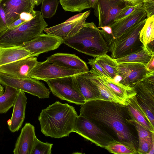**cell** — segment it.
<instances>
[{
	"mask_svg": "<svg viewBox=\"0 0 154 154\" xmlns=\"http://www.w3.org/2000/svg\"><path fill=\"white\" fill-rule=\"evenodd\" d=\"M80 112V116L137 152L138 133L134 120L126 105L104 100H91L81 105Z\"/></svg>",
	"mask_w": 154,
	"mask_h": 154,
	"instance_id": "1",
	"label": "cell"
},
{
	"mask_svg": "<svg viewBox=\"0 0 154 154\" xmlns=\"http://www.w3.org/2000/svg\"><path fill=\"white\" fill-rule=\"evenodd\" d=\"M77 112L72 106L59 101L42 109L38 117L41 130L46 136L59 138L74 132Z\"/></svg>",
	"mask_w": 154,
	"mask_h": 154,
	"instance_id": "2",
	"label": "cell"
},
{
	"mask_svg": "<svg viewBox=\"0 0 154 154\" xmlns=\"http://www.w3.org/2000/svg\"><path fill=\"white\" fill-rule=\"evenodd\" d=\"M62 39L64 44L93 57L106 54L109 51L108 44L93 22H86L75 34Z\"/></svg>",
	"mask_w": 154,
	"mask_h": 154,
	"instance_id": "3",
	"label": "cell"
},
{
	"mask_svg": "<svg viewBox=\"0 0 154 154\" xmlns=\"http://www.w3.org/2000/svg\"><path fill=\"white\" fill-rule=\"evenodd\" d=\"M48 26L41 12L36 11L35 16L30 20L0 33V45L5 47L20 45L42 33Z\"/></svg>",
	"mask_w": 154,
	"mask_h": 154,
	"instance_id": "4",
	"label": "cell"
},
{
	"mask_svg": "<svg viewBox=\"0 0 154 154\" xmlns=\"http://www.w3.org/2000/svg\"><path fill=\"white\" fill-rule=\"evenodd\" d=\"M146 18L137 23L120 36L113 39L108 51L114 59L122 57L141 49L143 45L139 39L140 32Z\"/></svg>",
	"mask_w": 154,
	"mask_h": 154,
	"instance_id": "5",
	"label": "cell"
},
{
	"mask_svg": "<svg viewBox=\"0 0 154 154\" xmlns=\"http://www.w3.org/2000/svg\"><path fill=\"white\" fill-rule=\"evenodd\" d=\"M74 76L51 79L45 82L56 97L70 103L81 105L86 101L76 84Z\"/></svg>",
	"mask_w": 154,
	"mask_h": 154,
	"instance_id": "6",
	"label": "cell"
},
{
	"mask_svg": "<svg viewBox=\"0 0 154 154\" xmlns=\"http://www.w3.org/2000/svg\"><path fill=\"white\" fill-rule=\"evenodd\" d=\"M74 132L103 148L118 141L108 132L80 115L76 119Z\"/></svg>",
	"mask_w": 154,
	"mask_h": 154,
	"instance_id": "7",
	"label": "cell"
},
{
	"mask_svg": "<svg viewBox=\"0 0 154 154\" xmlns=\"http://www.w3.org/2000/svg\"><path fill=\"white\" fill-rule=\"evenodd\" d=\"M133 88L138 103L154 128V71L148 72Z\"/></svg>",
	"mask_w": 154,
	"mask_h": 154,
	"instance_id": "8",
	"label": "cell"
},
{
	"mask_svg": "<svg viewBox=\"0 0 154 154\" xmlns=\"http://www.w3.org/2000/svg\"><path fill=\"white\" fill-rule=\"evenodd\" d=\"M0 83L3 86H9L21 90L40 99L49 97V90L42 82L30 78L20 79L0 73Z\"/></svg>",
	"mask_w": 154,
	"mask_h": 154,
	"instance_id": "9",
	"label": "cell"
},
{
	"mask_svg": "<svg viewBox=\"0 0 154 154\" xmlns=\"http://www.w3.org/2000/svg\"><path fill=\"white\" fill-rule=\"evenodd\" d=\"M128 3L125 0H98L94 14L98 20V27L110 26L121 10Z\"/></svg>",
	"mask_w": 154,
	"mask_h": 154,
	"instance_id": "10",
	"label": "cell"
},
{
	"mask_svg": "<svg viewBox=\"0 0 154 154\" xmlns=\"http://www.w3.org/2000/svg\"><path fill=\"white\" fill-rule=\"evenodd\" d=\"M90 11L76 14L60 24L48 28L44 31L47 34L61 38L71 37L76 33L85 24Z\"/></svg>",
	"mask_w": 154,
	"mask_h": 154,
	"instance_id": "11",
	"label": "cell"
},
{
	"mask_svg": "<svg viewBox=\"0 0 154 154\" xmlns=\"http://www.w3.org/2000/svg\"><path fill=\"white\" fill-rule=\"evenodd\" d=\"M84 73L77 70L66 69L52 63L47 60L38 62L29 74L30 77L37 80L45 81L49 79Z\"/></svg>",
	"mask_w": 154,
	"mask_h": 154,
	"instance_id": "12",
	"label": "cell"
},
{
	"mask_svg": "<svg viewBox=\"0 0 154 154\" xmlns=\"http://www.w3.org/2000/svg\"><path fill=\"white\" fill-rule=\"evenodd\" d=\"M63 43L62 38L42 33L32 40L20 45L32 53L30 57H38L40 54L57 49Z\"/></svg>",
	"mask_w": 154,
	"mask_h": 154,
	"instance_id": "13",
	"label": "cell"
},
{
	"mask_svg": "<svg viewBox=\"0 0 154 154\" xmlns=\"http://www.w3.org/2000/svg\"><path fill=\"white\" fill-rule=\"evenodd\" d=\"M148 72L145 65L138 63L118 64V75L122 77L119 83L133 88L141 80Z\"/></svg>",
	"mask_w": 154,
	"mask_h": 154,
	"instance_id": "14",
	"label": "cell"
},
{
	"mask_svg": "<svg viewBox=\"0 0 154 154\" xmlns=\"http://www.w3.org/2000/svg\"><path fill=\"white\" fill-rule=\"evenodd\" d=\"M37 58L29 57L0 66V73L14 78L26 79L38 63Z\"/></svg>",
	"mask_w": 154,
	"mask_h": 154,
	"instance_id": "15",
	"label": "cell"
},
{
	"mask_svg": "<svg viewBox=\"0 0 154 154\" xmlns=\"http://www.w3.org/2000/svg\"><path fill=\"white\" fill-rule=\"evenodd\" d=\"M0 4L5 12L8 26L18 19L22 13L35 11L32 0H2Z\"/></svg>",
	"mask_w": 154,
	"mask_h": 154,
	"instance_id": "16",
	"label": "cell"
},
{
	"mask_svg": "<svg viewBox=\"0 0 154 154\" xmlns=\"http://www.w3.org/2000/svg\"><path fill=\"white\" fill-rule=\"evenodd\" d=\"M37 139L34 126L29 123H26L16 141L13 153L32 154Z\"/></svg>",
	"mask_w": 154,
	"mask_h": 154,
	"instance_id": "17",
	"label": "cell"
},
{
	"mask_svg": "<svg viewBox=\"0 0 154 154\" xmlns=\"http://www.w3.org/2000/svg\"><path fill=\"white\" fill-rule=\"evenodd\" d=\"M47 60L52 63L66 69L83 72L89 71L86 63L75 54L56 53L47 57Z\"/></svg>",
	"mask_w": 154,
	"mask_h": 154,
	"instance_id": "18",
	"label": "cell"
},
{
	"mask_svg": "<svg viewBox=\"0 0 154 154\" xmlns=\"http://www.w3.org/2000/svg\"><path fill=\"white\" fill-rule=\"evenodd\" d=\"M27 100L24 92L19 90L11 118L7 121L8 128L12 132L17 131L22 126L25 118Z\"/></svg>",
	"mask_w": 154,
	"mask_h": 154,
	"instance_id": "19",
	"label": "cell"
},
{
	"mask_svg": "<svg viewBox=\"0 0 154 154\" xmlns=\"http://www.w3.org/2000/svg\"><path fill=\"white\" fill-rule=\"evenodd\" d=\"M146 13L143 6L137 9L128 16L109 26L112 30V35L116 38L135 25L146 18Z\"/></svg>",
	"mask_w": 154,
	"mask_h": 154,
	"instance_id": "20",
	"label": "cell"
},
{
	"mask_svg": "<svg viewBox=\"0 0 154 154\" xmlns=\"http://www.w3.org/2000/svg\"><path fill=\"white\" fill-rule=\"evenodd\" d=\"M88 72L81 73L74 76L75 80L78 88L86 101L101 100L99 91L97 86L91 79Z\"/></svg>",
	"mask_w": 154,
	"mask_h": 154,
	"instance_id": "21",
	"label": "cell"
},
{
	"mask_svg": "<svg viewBox=\"0 0 154 154\" xmlns=\"http://www.w3.org/2000/svg\"><path fill=\"white\" fill-rule=\"evenodd\" d=\"M154 55V42L144 45L140 50L124 57L115 59L118 64L138 63L145 65Z\"/></svg>",
	"mask_w": 154,
	"mask_h": 154,
	"instance_id": "22",
	"label": "cell"
},
{
	"mask_svg": "<svg viewBox=\"0 0 154 154\" xmlns=\"http://www.w3.org/2000/svg\"><path fill=\"white\" fill-rule=\"evenodd\" d=\"M32 53L20 46L0 45V66L30 57Z\"/></svg>",
	"mask_w": 154,
	"mask_h": 154,
	"instance_id": "23",
	"label": "cell"
},
{
	"mask_svg": "<svg viewBox=\"0 0 154 154\" xmlns=\"http://www.w3.org/2000/svg\"><path fill=\"white\" fill-rule=\"evenodd\" d=\"M94 73L115 95L125 102L127 104L129 98L136 94L133 88L125 85L120 83H115L107 78Z\"/></svg>",
	"mask_w": 154,
	"mask_h": 154,
	"instance_id": "24",
	"label": "cell"
},
{
	"mask_svg": "<svg viewBox=\"0 0 154 154\" xmlns=\"http://www.w3.org/2000/svg\"><path fill=\"white\" fill-rule=\"evenodd\" d=\"M135 95L129 98L126 105L130 113L135 121L154 133V128L152 126L146 113L138 103Z\"/></svg>",
	"mask_w": 154,
	"mask_h": 154,
	"instance_id": "25",
	"label": "cell"
},
{
	"mask_svg": "<svg viewBox=\"0 0 154 154\" xmlns=\"http://www.w3.org/2000/svg\"><path fill=\"white\" fill-rule=\"evenodd\" d=\"M88 73L91 79L97 86L99 91L101 100L111 101L122 105H127L125 102L118 97L111 91L94 73L90 71Z\"/></svg>",
	"mask_w": 154,
	"mask_h": 154,
	"instance_id": "26",
	"label": "cell"
},
{
	"mask_svg": "<svg viewBox=\"0 0 154 154\" xmlns=\"http://www.w3.org/2000/svg\"><path fill=\"white\" fill-rule=\"evenodd\" d=\"M5 91L0 96V114L5 113L13 106L18 90L9 86H6Z\"/></svg>",
	"mask_w": 154,
	"mask_h": 154,
	"instance_id": "27",
	"label": "cell"
},
{
	"mask_svg": "<svg viewBox=\"0 0 154 154\" xmlns=\"http://www.w3.org/2000/svg\"><path fill=\"white\" fill-rule=\"evenodd\" d=\"M95 61L103 69L112 80L117 75L118 63L106 54L96 57Z\"/></svg>",
	"mask_w": 154,
	"mask_h": 154,
	"instance_id": "28",
	"label": "cell"
},
{
	"mask_svg": "<svg viewBox=\"0 0 154 154\" xmlns=\"http://www.w3.org/2000/svg\"><path fill=\"white\" fill-rule=\"evenodd\" d=\"M139 39L144 45H148L154 42V15L146 18L140 32Z\"/></svg>",
	"mask_w": 154,
	"mask_h": 154,
	"instance_id": "29",
	"label": "cell"
},
{
	"mask_svg": "<svg viewBox=\"0 0 154 154\" xmlns=\"http://www.w3.org/2000/svg\"><path fill=\"white\" fill-rule=\"evenodd\" d=\"M59 2L66 11L80 12L85 9L90 8L89 0H62Z\"/></svg>",
	"mask_w": 154,
	"mask_h": 154,
	"instance_id": "30",
	"label": "cell"
},
{
	"mask_svg": "<svg viewBox=\"0 0 154 154\" xmlns=\"http://www.w3.org/2000/svg\"><path fill=\"white\" fill-rule=\"evenodd\" d=\"M59 3L58 0H42L41 13L43 17L51 18L54 15Z\"/></svg>",
	"mask_w": 154,
	"mask_h": 154,
	"instance_id": "31",
	"label": "cell"
},
{
	"mask_svg": "<svg viewBox=\"0 0 154 154\" xmlns=\"http://www.w3.org/2000/svg\"><path fill=\"white\" fill-rule=\"evenodd\" d=\"M105 149L109 152L114 154H137L136 151L119 141H116L110 143Z\"/></svg>",
	"mask_w": 154,
	"mask_h": 154,
	"instance_id": "32",
	"label": "cell"
},
{
	"mask_svg": "<svg viewBox=\"0 0 154 154\" xmlns=\"http://www.w3.org/2000/svg\"><path fill=\"white\" fill-rule=\"evenodd\" d=\"M53 144L44 143L37 139L32 154H51Z\"/></svg>",
	"mask_w": 154,
	"mask_h": 154,
	"instance_id": "33",
	"label": "cell"
},
{
	"mask_svg": "<svg viewBox=\"0 0 154 154\" xmlns=\"http://www.w3.org/2000/svg\"><path fill=\"white\" fill-rule=\"evenodd\" d=\"M142 6L143 2L134 4H128L121 10L115 19L114 22L123 19Z\"/></svg>",
	"mask_w": 154,
	"mask_h": 154,
	"instance_id": "34",
	"label": "cell"
},
{
	"mask_svg": "<svg viewBox=\"0 0 154 154\" xmlns=\"http://www.w3.org/2000/svg\"><path fill=\"white\" fill-rule=\"evenodd\" d=\"M154 139V134L151 137L139 139L137 153L148 154L150 149L152 140Z\"/></svg>",
	"mask_w": 154,
	"mask_h": 154,
	"instance_id": "35",
	"label": "cell"
},
{
	"mask_svg": "<svg viewBox=\"0 0 154 154\" xmlns=\"http://www.w3.org/2000/svg\"><path fill=\"white\" fill-rule=\"evenodd\" d=\"M88 63L91 67L90 70L97 75L107 78L109 80L111 79L107 74L102 67L94 60V59H91L88 60Z\"/></svg>",
	"mask_w": 154,
	"mask_h": 154,
	"instance_id": "36",
	"label": "cell"
},
{
	"mask_svg": "<svg viewBox=\"0 0 154 154\" xmlns=\"http://www.w3.org/2000/svg\"><path fill=\"white\" fill-rule=\"evenodd\" d=\"M137 132L138 139H144L152 136L154 132H152L141 125L134 120Z\"/></svg>",
	"mask_w": 154,
	"mask_h": 154,
	"instance_id": "37",
	"label": "cell"
},
{
	"mask_svg": "<svg viewBox=\"0 0 154 154\" xmlns=\"http://www.w3.org/2000/svg\"><path fill=\"white\" fill-rule=\"evenodd\" d=\"M100 28V31L105 41L108 44L109 47L113 39H114L112 33L111 27L109 26L97 27Z\"/></svg>",
	"mask_w": 154,
	"mask_h": 154,
	"instance_id": "38",
	"label": "cell"
},
{
	"mask_svg": "<svg viewBox=\"0 0 154 154\" xmlns=\"http://www.w3.org/2000/svg\"><path fill=\"white\" fill-rule=\"evenodd\" d=\"M143 6L147 18L154 15V0H144Z\"/></svg>",
	"mask_w": 154,
	"mask_h": 154,
	"instance_id": "39",
	"label": "cell"
},
{
	"mask_svg": "<svg viewBox=\"0 0 154 154\" xmlns=\"http://www.w3.org/2000/svg\"><path fill=\"white\" fill-rule=\"evenodd\" d=\"M8 27L6 14L0 4V33L6 30Z\"/></svg>",
	"mask_w": 154,
	"mask_h": 154,
	"instance_id": "40",
	"label": "cell"
},
{
	"mask_svg": "<svg viewBox=\"0 0 154 154\" xmlns=\"http://www.w3.org/2000/svg\"><path fill=\"white\" fill-rule=\"evenodd\" d=\"M27 21L26 18L23 14L22 13L20 15V17L9 25L8 26L7 29H14Z\"/></svg>",
	"mask_w": 154,
	"mask_h": 154,
	"instance_id": "41",
	"label": "cell"
},
{
	"mask_svg": "<svg viewBox=\"0 0 154 154\" xmlns=\"http://www.w3.org/2000/svg\"><path fill=\"white\" fill-rule=\"evenodd\" d=\"M148 72L154 71V55L145 65Z\"/></svg>",
	"mask_w": 154,
	"mask_h": 154,
	"instance_id": "42",
	"label": "cell"
},
{
	"mask_svg": "<svg viewBox=\"0 0 154 154\" xmlns=\"http://www.w3.org/2000/svg\"><path fill=\"white\" fill-rule=\"evenodd\" d=\"M122 79V77L119 75H116L111 80L115 83L117 84L120 82Z\"/></svg>",
	"mask_w": 154,
	"mask_h": 154,
	"instance_id": "43",
	"label": "cell"
},
{
	"mask_svg": "<svg viewBox=\"0 0 154 154\" xmlns=\"http://www.w3.org/2000/svg\"><path fill=\"white\" fill-rule=\"evenodd\" d=\"M128 3L134 4L143 2L144 0H125Z\"/></svg>",
	"mask_w": 154,
	"mask_h": 154,
	"instance_id": "44",
	"label": "cell"
},
{
	"mask_svg": "<svg viewBox=\"0 0 154 154\" xmlns=\"http://www.w3.org/2000/svg\"><path fill=\"white\" fill-rule=\"evenodd\" d=\"M98 0H89V3L90 8H94Z\"/></svg>",
	"mask_w": 154,
	"mask_h": 154,
	"instance_id": "45",
	"label": "cell"
},
{
	"mask_svg": "<svg viewBox=\"0 0 154 154\" xmlns=\"http://www.w3.org/2000/svg\"><path fill=\"white\" fill-rule=\"evenodd\" d=\"M42 0H32L33 5L34 7L39 5L42 3Z\"/></svg>",
	"mask_w": 154,
	"mask_h": 154,
	"instance_id": "46",
	"label": "cell"
},
{
	"mask_svg": "<svg viewBox=\"0 0 154 154\" xmlns=\"http://www.w3.org/2000/svg\"><path fill=\"white\" fill-rule=\"evenodd\" d=\"M154 139L152 140L151 145L150 147V150L148 154H153L154 153Z\"/></svg>",
	"mask_w": 154,
	"mask_h": 154,
	"instance_id": "47",
	"label": "cell"
},
{
	"mask_svg": "<svg viewBox=\"0 0 154 154\" xmlns=\"http://www.w3.org/2000/svg\"><path fill=\"white\" fill-rule=\"evenodd\" d=\"M4 88L0 83V96L2 95L4 93Z\"/></svg>",
	"mask_w": 154,
	"mask_h": 154,
	"instance_id": "48",
	"label": "cell"
},
{
	"mask_svg": "<svg viewBox=\"0 0 154 154\" xmlns=\"http://www.w3.org/2000/svg\"><path fill=\"white\" fill-rule=\"evenodd\" d=\"M2 0H0V3L1 2V1H2Z\"/></svg>",
	"mask_w": 154,
	"mask_h": 154,
	"instance_id": "49",
	"label": "cell"
},
{
	"mask_svg": "<svg viewBox=\"0 0 154 154\" xmlns=\"http://www.w3.org/2000/svg\"><path fill=\"white\" fill-rule=\"evenodd\" d=\"M61 0H59V1H61Z\"/></svg>",
	"mask_w": 154,
	"mask_h": 154,
	"instance_id": "50",
	"label": "cell"
}]
</instances>
